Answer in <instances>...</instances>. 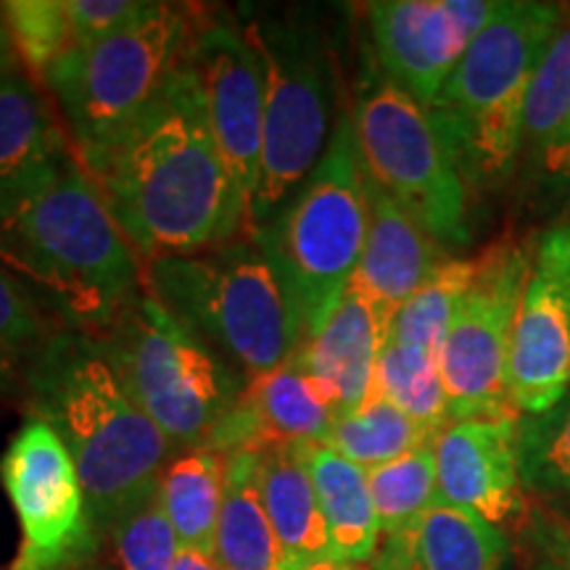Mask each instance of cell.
<instances>
[{"label": "cell", "instance_id": "9c48e42d", "mask_svg": "<svg viewBox=\"0 0 570 570\" xmlns=\"http://www.w3.org/2000/svg\"><path fill=\"white\" fill-rule=\"evenodd\" d=\"M246 27L265 67V140L252 209L254 235L317 167L341 117L336 119V53L320 27L298 13H262Z\"/></svg>", "mask_w": 570, "mask_h": 570}, {"label": "cell", "instance_id": "7402d4cb", "mask_svg": "<svg viewBox=\"0 0 570 570\" xmlns=\"http://www.w3.org/2000/svg\"><path fill=\"white\" fill-rule=\"evenodd\" d=\"M304 454L325 518L331 554L344 562H373L383 533L370 494L367 470L325 444L304 446Z\"/></svg>", "mask_w": 570, "mask_h": 570}, {"label": "cell", "instance_id": "e575fe53", "mask_svg": "<svg viewBox=\"0 0 570 570\" xmlns=\"http://www.w3.org/2000/svg\"><path fill=\"white\" fill-rule=\"evenodd\" d=\"M520 570H570V515L544 499H525L518 518Z\"/></svg>", "mask_w": 570, "mask_h": 570}, {"label": "cell", "instance_id": "ab89813d", "mask_svg": "<svg viewBox=\"0 0 570 570\" xmlns=\"http://www.w3.org/2000/svg\"><path fill=\"white\" fill-rule=\"evenodd\" d=\"M173 570H227V568L214 558L212 552H198V550H188V547H180V550H177Z\"/></svg>", "mask_w": 570, "mask_h": 570}, {"label": "cell", "instance_id": "d4e9b609", "mask_svg": "<svg viewBox=\"0 0 570 570\" xmlns=\"http://www.w3.org/2000/svg\"><path fill=\"white\" fill-rule=\"evenodd\" d=\"M69 146L48 92L24 71L0 85V194Z\"/></svg>", "mask_w": 570, "mask_h": 570}, {"label": "cell", "instance_id": "52a82bcc", "mask_svg": "<svg viewBox=\"0 0 570 570\" xmlns=\"http://www.w3.org/2000/svg\"><path fill=\"white\" fill-rule=\"evenodd\" d=\"M370 204L352 114L344 109L309 177L254 233L294 296L304 338L348 291L367 238Z\"/></svg>", "mask_w": 570, "mask_h": 570}, {"label": "cell", "instance_id": "9a60e30c", "mask_svg": "<svg viewBox=\"0 0 570 570\" xmlns=\"http://www.w3.org/2000/svg\"><path fill=\"white\" fill-rule=\"evenodd\" d=\"M570 389V225L541 235L520 296L508 362L518 415H544Z\"/></svg>", "mask_w": 570, "mask_h": 570}, {"label": "cell", "instance_id": "1f68e13d", "mask_svg": "<svg viewBox=\"0 0 570 570\" xmlns=\"http://www.w3.org/2000/svg\"><path fill=\"white\" fill-rule=\"evenodd\" d=\"M520 481L533 499H570V394L544 415H520Z\"/></svg>", "mask_w": 570, "mask_h": 570}, {"label": "cell", "instance_id": "ba28073f", "mask_svg": "<svg viewBox=\"0 0 570 570\" xmlns=\"http://www.w3.org/2000/svg\"><path fill=\"white\" fill-rule=\"evenodd\" d=\"M90 338L175 449L209 446L244 394L246 377L146 291Z\"/></svg>", "mask_w": 570, "mask_h": 570}, {"label": "cell", "instance_id": "836d02e7", "mask_svg": "<svg viewBox=\"0 0 570 570\" xmlns=\"http://www.w3.org/2000/svg\"><path fill=\"white\" fill-rule=\"evenodd\" d=\"M119 570H173L180 541L161 510L159 499H148L109 531Z\"/></svg>", "mask_w": 570, "mask_h": 570}, {"label": "cell", "instance_id": "f35d334b", "mask_svg": "<svg viewBox=\"0 0 570 570\" xmlns=\"http://www.w3.org/2000/svg\"><path fill=\"white\" fill-rule=\"evenodd\" d=\"M17 71H24V69H21L17 51H13L9 27H6L3 11H0V85L9 80V77L17 75Z\"/></svg>", "mask_w": 570, "mask_h": 570}, {"label": "cell", "instance_id": "d6986e66", "mask_svg": "<svg viewBox=\"0 0 570 570\" xmlns=\"http://www.w3.org/2000/svg\"><path fill=\"white\" fill-rule=\"evenodd\" d=\"M386 338L389 320L348 288L325 323L304 338L294 360L331 399L336 415H346L373 391Z\"/></svg>", "mask_w": 570, "mask_h": 570}, {"label": "cell", "instance_id": "e0dca14e", "mask_svg": "<svg viewBox=\"0 0 570 570\" xmlns=\"http://www.w3.org/2000/svg\"><path fill=\"white\" fill-rule=\"evenodd\" d=\"M336 417L323 389L296 360H288L269 373L248 377L238 404L209 446L230 454L262 444H325Z\"/></svg>", "mask_w": 570, "mask_h": 570}, {"label": "cell", "instance_id": "74e56055", "mask_svg": "<svg viewBox=\"0 0 570 570\" xmlns=\"http://www.w3.org/2000/svg\"><path fill=\"white\" fill-rule=\"evenodd\" d=\"M283 570H375L365 562H344L336 558H315V560H291L285 558Z\"/></svg>", "mask_w": 570, "mask_h": 570}, {"label": "cell", "instance_id": "d590c367", "mask_svg": "<svg viewBox=\"0 0 570 570\" xmlns=\"http://www.w3.org/2000/svg\"><path fill=\"white\" fill-rule=\"evenodd\" d=\"M77 46L122 30L146 11L148 0H63Z\"/></svg>", "mask_w": 570, "mask_h": 570}, {"label": "cell", "instance_id": "d6a6232c", "mask_svg": "<svg viewBox=\"0 0 570 570\" xmlns=\"http://www.w3.org/2000/svg\"><path fill=\"white\" fill-rule=\"evenodd\" d=\"M0 11L21 69L38 85L77 46L63 0H9L0 3Z\"/></svg>", "mask_w": 570, "mask_h": 570}, {"label": "cell", "instance_id": "83f0119b", "mask_svg": "<svg viewBox=\"0 0 570 570\" xmlns=\"http://www.w3.org/2000/svg\"><path fill=\"white\" fill-rule=\"evenodd\" d=\"M570 119V17L541 59L525 96L520 167L533 175L560 140Z\"/></svg>", "mask_w": 570, "mask_h": 570}, {"label": "cell", "instance_id": "4dcf8cb0", "mask_svg": "<svg viewBox=\"0 0 570 570\" xmlns=\"http://www.w3.org/2000/svg\"><path fill=\"white\" fill-rule=\"evenodd\" d=\"M367 483L383 539L407 531L433 504L441 502L433 441L386 465L367 470Z\"/></svg>", "mask_w": 570, "mask_h": 570}, {"label": "cell", "instance_id": "f1b7e54d", "mask_svg": "<svg viewBox=\"0 0 570 570\" xmlns=\"http://www.w3.org/2000/svg\"><path fill=\"white\" fill-rule=\"evenodd\" d=\"M373 391L396 404L433 436L452 423L436 352L386 338L375 367Z\"/></svg>", "mask_w": 570, "mask_h": 570}, {"label": "cell", "instance_id": "7c38bea8", "mask_svg": "<svg viewBox=\"0 0 570 570\" xmlns=\"http://www.w3.org/2000/svg\"><path fill=\"white\" fill-rule=\"evenodd\" d=\"M21 544L11 570H69L96 547L88 497L75 460L40 417H27L0 460Z\"/></svg>", "mask_w": 570, "mask_h": 570}, {"label": "cell", "instance_id": "60d3db41", "mask_svg": "<svg viewBox=\"0 0 570 570\" xmlns=\"http://www.w3.org/2000/svg\"><path fill=\"white\" fill-rule=\"evenodd\" d=\"M568 502H570V499H568Z\"/></svg>", "mask_w": 570, "mask_h": 570}, {"label": "cell", "instance_id": "3957f363", "mask_svg": "<svg viewBox=\"0 0 570 570\" xmlns=\"http://www.w3.org/2000/svg\"><path fill=\"white\" fill-rule=\"evenodd\" d=\"M24 399L75 460L96 531H111L156 497L175 444L135 404L90 336L61 331L35 365Z\"/></svg>", "mask_w": 570, "mask_h": 570}, {"label": "cell", "instance_id": "5b68a950", "mask_svg": "<svg viewBox=\"0 0 570 570\" xmlns=\"http://www.w3.org/2000/svg\"><path fill=\"white\" fill-rule=\"evenodd\" d=\"M142 291L196 331L246 381L294 360L304 344L294 296L254 235L146 262Z\"/></svg>", "mask_w": 570, "mask_h": 570}, {"label": "cell", "instance_id": "cb8c5ba5", "mask_svg": "<svg viewBox=\"0 0 570 570\" xmlns=\"http://www.w3.org/2000/svg\"><path fill=\"white\" fill-rule=\"evenodd\" d=\"M214 558L227 570H283L285 552L262 504L254 449L227 454L225 499L214 539Z\"/></svg>", "mask_w": 570, "mask_h": 570}, {"label": "cell", "instance_id": "8992f818", "mask_svg": "<svg viewBox=\"0 0 570 570\" xmlns=\"http://www.w3.org/2000/svg\"><path fill=\"white\" fill-rule=\"evenodd\" d=\"M202 17L196 6L148 0L132 24L80 42L48 69L40 88L77 156L98 151L156 101L188 59Z\"/></svg>", "mask_w": 570, "mask_h": 570}, {"label": "cell", "instance_id": "44dd1931", "mask_svg": "<svg viewBox=\"0 0 570 570\" xmlns=\"http://www.w3.org/2000/svg\"><path fill=\"white\" fill-rule=\"evenodd\" d=\"M256 452V481L285 558H333L325 518L312 483L302 444H262Z\"/></svg>", "mask_w": 570, "mask_h": 570}, {"label": "cell", "instance_id": "5bb4252c", "mask_svg": "<svg viewBox=\"0 0 570 570\" xmlns=\"http://www.w3.org/2000/svg\"><path fill=\"white\" fill-rule=\"evenodd\" d=\"M499 0H375L365 6L373 63L433 109Z\"/></svg>", "mask_w": 570, "mask_h": 570}, {"label": "cell", "instance_id": "f546056e", "mask_svg": "<svg viewBox=\"0 0 570 570\" xmlns=\"http://www.w3.org/2000/svg\"><path fill=\"white\" fill-rule=\"evenodd\" d=\"M475 267H479L475 256L473 259L449 256L391 320L389 341L439 354L462 298L473 285Z\"/></svg>", "mask_w": 570, "mask_h": 570}, {"label": "cell", "instance_id": "6da1fadb", "mask_svg": "<svg viewBox=\"0 0 570 570\" xmlns=\"http://www.w3.org/2000/svg\"><path fill=\"white\" fill-rule=\"evenodd\" d=\"M80 161L142 265L248 235L188 59L135 122Z\"/></svg>", "mask_w": 570, "mask_h": 570}, {"label": "cell", "instance_id": "ffe728a7", "mask_svg": "<svg viewBox=\"0 0 570 570\" xmlns=\"http://www.w3.org/2000/svg\"><path fill=\"white\" fill-rule=\"evenodd\" d=\"M510 541L499 525L436 502L407 531L381 541L375 570H502Z\"/></svg>", "mask_w": 570, "mask_h": 570}, {"label": "cell", "instance_id": "2e32d148", "mask_svg": "<svg viewBox=\"0 0 570 570\" xmlns=\"http://www.w3.org/2000/svg\"><path fill=\"white\" fill-rule=\"evenodd\" d=\"M518 420L468 417L441 428L433 436L441 502L473 512L491 525L523 515Z\"/></svg>", "mask_w": 570, "mask_h": 570}, {"label": "cell", "instance_id": "484cf974", "mask_svg": "<svg viewBox=\"0 0 570 570\" xmlns=\"http://www.w3.org/2000/svg\"><path fill=\"white\" fill-rule=\"evenodd\" d=\"M431 441L433 433H428L423 425L404 415L389 399L370 391V396L360 407L336 417L325 439V446H331L333 452H338L354 465L373 470L402 458L412 449L431 444Z\"/></svg>", "mask_w": 570, "mask_h": 570}, {"label": "cell", "instance_id": "4fadbf2b", "mask_svg": "<svg viewBox=\"0 0 570 570\" xmlns=\"http://www.w3.org/2000/svg\"><path fill=\"white\" fill-rule=\"evenodd\" d=\"M188 67L202 88L219 156L248 209L252 235L265 140V67L246 21L240 24L230 13H204L190 42Z\"/></svg>", "mask_w": 570, "mask_h": 570}, {"label": "cell", "instance_id": "30bf717a", "mask_svg": "<svg viewBox=\"0 0 570 570\" xmlns=\"http://www.w3.org/2000/svg\"><path fill=\"white\" fill-rule=\"evenodd\" d=\"M348 114L367 180L444 252L465 248L473 240V194L431 109L367 61Z\"/></svg>", "mask_w": 570, "mask_h": 570}, {"label": "cell", "instance_id": "4316f807", "mask_svg": "<svg viewBox=\"0 0 570 570\" xmlns=\"http://www.w3.org/2000/svg\"><path fill=\"white\" fill-rule=\"evenodd\" d=\"M61 331L67 327L0 267V396H24L35 365Z\"/></svg>", "mask_w": 570, "mask_h": 570}, {"label": "cell", "instance_id": "ac0fdd59", "mask_svg": "<svg viewBox=\"0 0 570 570\" xmlns=\"http://www.w3.org/2000/svg\"><path fill=\"white\" fill-rule=\"evenodd\" d=\"M367 185L370 223L362 259L348 288L365 296L383 317L394 320L404 302L444 265L449 254L375 183Z\"/></svg>", "mask_w": 570, "mask_h": 570}, {"label": "cell", "instance_id": "277c9868", "mask_svg": "<svg viewBox=\"0 0 570 570\" xmlns=\"http://www.w3.org/2000/svg\"><path fill=\"white\" fill-rule=\"evenodd\" d=\"M568 17L562 3L499 0L431 109L473 196L499 190L520 167L525 96Z\"/></svg>", "mask_w": 570, "mask_h": 570}, {"label": "cell", "instance_id": "8d00e7d4", "mask_svg": "<svg viewBox=\"0 0 570 570\" xmlns=\"http://www.w3.org/2000/svg\"><path fill=\"white\" fill-rule=\"evenodd\" d=\"M531 177L544 185L547 196L570 198V119L560 135V140L554 142L550 156H547L544 164Z\"/></svg>", "mask_w": 570, "mask_h": 570}, {"label": "cell", "instance_id": "603a6c76", "mask_svg": "<svg viewBox=\"0 0 570 570\" xmlns=\"http://www.w3.org/2000/svg\"><path fill=\"white\" fill-rule=\"evenodd\" d=\"M227 454L212 446L175 449L159 475L156 499L167 512L180 547L214 554L223 512Z\"/></svg>", "mask_w": 570, "mask_h": 570}, {"label": "cell", "instance_id": "7a4b0ae2", "mask_svg": "<svg viewBox=\"0 0 570 570\" xmlns=\"http://www.w3.org/2000/svg\"><path fill=\"white\" fill-rule=\"evenodd\" d=\"M0 267L67 331L98 336L142 291V262L71 142L0 194Z\"/></svg>", "mask_w": 570, "mask_h": 570}, {"label": "cell", "instance_id": "8fae6325", "mask_svg": "<svg viewBox=\"0 0 570 570\" xmlns=\"http://www.w3.org/2000/svg\"><path fill=\"white\" fill-rule=\"evenodd\" d=\"M533 252L537 246L508 238L475 256L479 267L473 285L462 298L439 352L452 423L518 415L508 394V362L512 325L529 283Z\"/></svg>", "mask_w": 570, "mask_h": 570}]
</instances>
